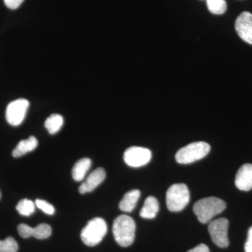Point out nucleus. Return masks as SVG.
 Returning <instances> with one entry per match:
<instances>
[{
  "label": "nucleus",
  "mask_w": 252,
  "mask_h": 252,
  "mask_svg": "<svg viewBox=\"0 0 252 252\" xmlns=\"http://www.w3.org/2000/svg\"><path fill=\"white\" fill-rule=\"evenodd\" d=\"M91 166V159L88 158L81 159L76 162L72 168V177L77 182H81L85 178L86 174Z\"/></svg>",
  "instance_id": "obj_16"
},
{
  "label": "nucleus",
  "mask_w": 252,
  "mask_h": 252,
  "mask_svg": "<svg viewBox=\"0 0 252 252\" xmlns=\"http://www.w3.org/2000/svg\"><path fill=\"white\" fill-rule=\"evenodd\" d=\"M36 206L38 208L42 210L44 213L47 214V215H54L55 212V209L51 204L48 203L46 200H40V199H37L35 201Z\"/></svg>",
  "instance_id": "obj_21"
},
{
  "label": "nucleus",
  "mask_w": 252,
  "mask_h": 252,
  "mask_svg": "<svg viewBox=\"0 0 252 252\" xmlns=\"http://www.w3.org/2000/svg\"><path fill=\"white\" fill-rule=\"evenodd\" d=\"M187 252H210L208 247L205 244H200Z\"/></svg>",
  "instance_id": "obj_24"
},
{
  "label": "nucleus",
  "mask_w": 252,
  "mask_h": 252,
  "mask_svg": "<svg viewBox=\"0 0 252 252\" xmlns=\"http://www.w3.org/2000/svg\"><path fill=\"white\" fill-rule=\"evenodd\" d=\"M16 210L20 215L23 216L29 217L32 215L35 210V205L31 200L23 199L16 206Z\"/></svg>",
  "instance_id": "obj_18"
},
{
  "label": "nucleus",
  "mask_w": 252,
  "mask_h": 252,
  "mask_svg": "<svg viewBox=\"0 0 252 252\" xmlns=\"http://www.w3.org/2000/svg\"><path fill=\"white\" fill-rule=\"evenodd\" d=\"M106 177L105 170L102 167H98L88 176L85 181L79 188V193L84 194L93 191L104 180Z\"/></svg>",
  "instance_id": "obj_11"
},
{
  "label": "nucleus",
  "mask_w": 252,
  "mask_h": 252,
  "mask_svg": "<svg viewBox=\"0 0 252 252\" xmlns=\"http://www.w3.org/2000/svg\"><path fill=\"white\" fill-rule=\"evenodd\" d=\"M237 188L248 191L252 189V165L247 163L239 169L235 180Z\"/></svg>",
  "instance_id": "obj_12"
},
{
  "label": "nucleus",
  "mask_w": 252,
  "mask_h": 252,
  "mask_svg": "<svg viewBox=\"0 0 252 252\" xmlns=\"http://www.w3.org/2000/svg\"><path fill=\"white\" fill-rule=\"evenodd\" d=\"M235 31L245 42L252 45V14L248 11L242 13L235 21Z\"/></svg>",
  "instance_id": "obj_9"
},
{
  "label": "nucleus",
  "mask_w": 252,
  "mask_h": 252,
  "mask_svg": "<svg viewBox=\"0 0 252 252\" xmlns=\"http://www.w3.org/2000/svg\"><path fill=\"white\" fill-rule=\"evenodd\" d=\"M0 197H1V193H0Z\"/></svg>",
  "instance_id": "obj_25"
},
{
  "label": "nucleus",
  "mask_w": 252,
  "mask_h": 252,
  "mask_svg": "<svg viewBox=\"0 0 252 252\" xmlns=\"http://www.w3.org/2000/svg\"><path fill=\"white\" fill-rule=\"evenodd\" d=\"M18 232L23 238L34 237L39 240H44L51 236L52 230L51 227L46 223H41L35 228H32L30 225L21 223L18 225Z\"/></svg>",
  "instance_id": "obj_10"
},
{
  "label": "nucleus",
  "mask_w": 252,
  "mask_h": 252,
  "mask_svg": "<svg viewBox=\"0 0 252 252\" xmlns=\"http://www.w3.org/2000/svg\"><path fill=\"white\" fill-rule=\"evenodd\" d=\"M18 250V243L12 237L0 240V252H17Z\"/></svg>",
  "instance_id": "obj_20"
},
{
  "label": "nucleus",
  "mask_w": 252,
  "mask_h": 252,
  "mask_svg": "<svg viewBox=\"0 0 252 252\" xmlns=\"http://www.w3.org/2000/svg\"><path fill=\"white\" fill-rule=\"evenodd\" d=\"M140 191L137 189L131 190L124 195L119 203V208L123 212H131L135 208L140 197Z\"/></svg>",
  "instance_id": "obj_13"
},
{
  "label": "nucleus",
  "mask_w": 252,
  "mask_h": 252,
  "mask_svg": "<svg viewBox=\"0 0 252 252\" xmlns=\"http://www.w3.org/2000/svg\"><path fill=\"white\" fill-rule=\"evenodd\" d=\"M107 232V225L103 219H93L83 228L81 238L83 243L89 247L98 245L105 236Z\"/></svg>",
  "instance_id": "obj_3"
},
{
  "label": "nucleus",
  "mask_w": 252,
  "mask_h": 252,
  "mask_svg": "<svg viewBox=\"0 0 252 252\" xmlns=\"http://www.w3.org/2000/svg\"><path fill=\"white\" fill-rule=\"evenodd\" d=\"M229 222L225 218L212 220L208 226V231L213 243L220 248H225L229 245L228 230Z\"/></svg>",
  "instance_id": "obj_6"
},
{
  "label": "nucleus",
  "mask_w": 252,
  "mask_h": 252,
  "mask_svg": "<svg viewBox=\"0 0 252 252\" xmlns=\"http://www.w3.org/2000/svg\"><path fill=\"white\" fill-rule=\"evenodd\" d=\"M29 105L28 99L23 98L16 99L9 104L6 110V119L10 125L17 126L22 124Z\"/></svg>",
  "instance_id": "obj_7"
},
{
  "label": "nucleus",
  "mask_w": 252,
  "mask_h": 252,
  "mask_svg": "<svg viewBox=\"0 0 252 252\" xmlns=\"http://www.w3.org/2000/svg\"><path fill=\"white\" fill-rule=\"evenodd\" d=\"M226 207V204L221 199L208 197L200 199L193 205V212L200 223H210L217 215H220Z\"/></svg>",
  "instance_id": "obj_1"
},
{
  "label": "nucleus",
  "mask_w": 252,
  "mask_h": 252,
  "mask_svg": "<svg viewBox=\"0 0 252 252\" xmlns=\"http://www.w3.org/2000/svg\"><path fill=\"white\" fill-rule=\"evenodd\" d=\"M38 141L34 136H31L27 140H21L12 152L14 157H21L25 154L32 152L36 148Z\"/></svg>",
  "instance_id": "obj_14"
},
{
  "label": "nucleus",
  "mask_w": 252,
  "mask_h": 252,
  "mask_svg": "<svg viewBox=\"0 0 252 252\" xmlns=\"http://www.w3.org/2000/svg\"><path fill=\"white\" fill-rule=\"evenodd\" d=\"M64 120L62 116L60 114H54L50 116L47 119H46L45 124L46 128L47 129L48 132L51 135L57 133L63 125Z\"/></svg>",
  "instance_id": "obj_17"
},
{
  "label": "nucleus",
  "mask_w": 252,
  "mask_h": 252,
  "mask_svg": "<svg viewBox=\"0 0 252 252\" xmlns=\"http://www.w3.org/2000/svg\"><path fill=\"white\" fill-rule=\"evenodd\" d=\"M24 0H4V4L10 9H16L21 6Z\"/></svg>",
  "instance_id": "obj_22"
},
{
  "label": "nucleus",
  "mask_w": 252,
  "mask_h": 252,
  "mask_svg": "<svg viewBox=\"0 0 252 252\" xmlns=\"http://www.w3.org/2000/svg\"><path fill=\"white\" fill-rule=\"evenodd\" d=\"M135 222L132 217L124 215L114 220L113 234L121 247L127 248L132 245L135 240Z\"/></svg>",
  "instance_id": "obj_2"
},
{
  "label": "nucleus",
  "mask_w": 252,
  "mask_h": 252,
  "mask_svg": "<svg viewBox=\"0 0 252 252\" xmlns=\"http://www.w3.org/2000/svg\"><path fill=\"white\" fill-rule=\"evenodd\" d=\"M209 11L213 14H224L226 11L227 5L225 0H206Z\"/></svg>",
  "instance_id": "obj_19"
},
{
  "label": "nucleus",
  "mask_w": 252,
  "mask_h": 252,
  "mask_svg": "<svg viewBox=\"0 0 252 252\" xmlns=\"http://www.w3.org/2000/svg\"><path fill=\"white\" fill-rule=\"evenodd\" d=\"M190 200V193L185 184H175L167 189L166 204L171 212H180L187 207Z\"/></svg>",
  "instance_id": "obj_5"
},
{
  "label": "nucleus",
  "mask_w": 252,
  "mask_h": 252,
  "mask_svg": "<svg viewBox=\"0 0 252 252\" xmlns=\"http://www.w3.org/2000/svg\"><path fill=\"white\" fill-rule=\"evenodd\" d=\"M245 252H252V226L249 229L248 240L245 245Z\"/></svg>",
  "instance_id": "obj_23"
},
{
  "label": "nucleus",
  "mask_w": 252,
  "mask_h": 252,
  "mask_svg": "<svg viewBox=\"0 0 252 252\" xmlns=\"http://www.w3.org/2000/svg\"><path fill=\"white\" fill-rule=\"evenodd\" d=\"M158 210L159 203L157 199L154 196H149L144 201L140 215L142 218L152 220L157 216Z\"/></svg>",
  "instance_id": "obj_15"
},
{
  "label": "nucleus",
  "mask_w": 252,
  "mask_h": 252,
  "mask_svg": "<svg viewBox=\"0 0 252 252\" xmlns=\"http://www.w3.org/2000/svg\"><path fill=\"white\" fill-rule=\"evenodd\" d=\"M152 152L149 149L131 147L124 153V158L129 166L139 167L147 165L152 159Z\"/></svg>",
  "instance_id": "obj_8"
},
{
  "label": "nucleus",
  "mask_w": 252,
  "mask_h": 252,
  "mask_svg": "<svg viewBox=\"0 0 252 252\" xmlns=\"http://www.w3.org/2000/svg\"><path fill=\"white\" fill-rule=\"evenodd\" d=\"M210 145L205 142L189 144L180 149L175 155L177 162L180 164H190L198 161L210 153Z\"/></svg>",
  "instance_id": "obj_4"
}]
</instances>
